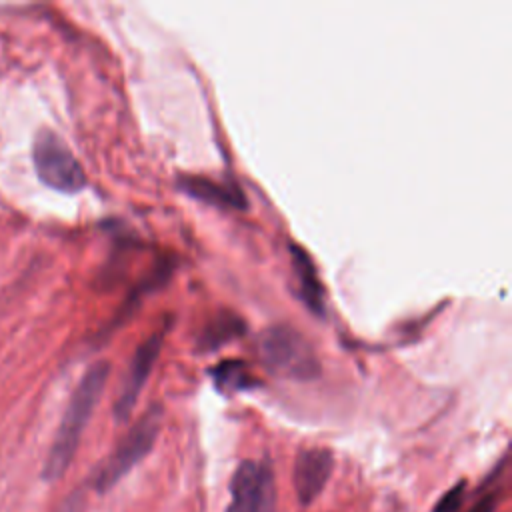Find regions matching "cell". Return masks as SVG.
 <instances>
[{
  "label": "cell",
  "instance_id": "obj_1",
  "mask_svg": "<svg viewBox=\"0 0 512 512\" xmlns=\"http://www.w3.org/2000/svg\"><path fill=\"white\" fill-rule=\"evenodd\" d=\"M108 374H110V364L100 360V362L92 364L84 372L82 380L78 382V386L68 402V408L62 416L58 432L54 436V442H52V448L44 462V468H42V478L46 482H54V480L62 478V474L68 470V466L76 454V448L80 444L82 432H84V428L104 392Z\"/></svg>",
  "mask_w": 512,
  "mask_h": 512
},
{
  "label": "cell",
  "instance_id": "obj_2",
  "mask_svg": "<svg viewBox=\"0 0 512 512\" xmlns=\"http://www.w3.org/2000/svg\"><path fill=\"white\" fill-rule=\"evenodd\" d=\"M162 422L158 406H150L148 412L128 430L108 458L94 470L92 488L96 492H108L118 480H122L154 446Z\"/></svg>",
  "mask_w": 512,
  "mask_h": 512
},
{
  "label": "cell",
  "instance_id": "obj_3",
  "mask_svg": "<svg viewBox=\"0 0 512 512\" xmlns=\"http://www.w3.org/2000/svg\"><path fill=\"white\" fill-rule=\"evenodd\" d=\"M264 364L286 378H314L320 372V362L310 342L294 328L276 324L266 328L258 340Z\"/></svg>",
  "mask_w": 512,
  "mask_h": 512
},
{
  "label": "cell",
  "instance_id": "obj_4",
  "mask_svg": "<svg viewBox=\"0 0 512 512\" xmlns=\"http://www.w3.org/2000/svg\"><path fill=\"white\" fill-rule=\"evenodd\" d=\"M32 162L38 178L58 192H78L86 186V174L66 142L52 130L42 128L34 136Z\"/></svg>",
  "mask_w": 512,
  "mask_h": 512
},
{
  "label": "cell",
  "instance_id": "obj_5",
  "mask_svg": "<svg viewBox=\"0 0 512 512\" xmlns=\"http://www.w3.org/2000/svg\"><path fill=\"white\" fill-rule=\"evenodd\" d=\"M160 348H162V334H152L148 336L144 342H140V346L136 348V352L132 354L130 362H128V370L126 376L122 380L116 404H114V416L118 422L128 420V416L132 414L140 392L160 356Z\"/></svg>",
  "mask_w": 512,
  "mask_h": 512
},
{
  "label": "cell",
  "instance_id": "obj_6",
  "mask_svg": "<svg viewBox=\"0 0 512 512\" xmlns=\"http://www.w3.org/2000/svg\"><path fill=\"white\" fill-rule=\"evenodd\" d=\"M334 470V456L328 448H302L294 460V490L302 506L312 504L324 490Z\"/></svg>",
  "mask_w": 512,
  "mask_h": 512
},
{
  "label": "cell",
  "instance_id": "obj_7",
  "mask_svg": "<svg viewBox=\"0 0 512 512\" xmlns=\"http://www.w3.org/2000/svg\"><path fill=\"white\" fill-rule=\"evenodd\" d=\"M180 188L186 194H190V196H194L202 202L214 204V206H232V208H244L246 206L242 190L232 188V186L222 184V182L212 180V178L186 176V178L180 180Z\"/></svg>",
  "mask_w": 512,
  "mask_h": 512
},
{
  "label": "cell",
  "instance_id": "obj_8",
  "mask_svg": "<svg viewBox=\"0 0 512 512\" xmlns=\"http://www.w3.org/2000/svg\"><path fill=\"white\" fill-rule=\"evenodd\" d=\"M292 266H294V274H296L300 296H302L304 304L314 314H322L324 312V294H322V284L318 280L316 268H314L312 260L308 258V254L296 246H292Z\"/></svg>",
  "mask_w": 512,
  "mask_h": 512
},
{
  "label": "cell",
  "instance_id": "obj_9",
  "mask_svg": "<svg viewBox=\"0 0 512 512\" xmlns=\"http://www.w3.org/2000/svg\"><path fill=\"white\" fill-rule=\"evenodd\" d=\"M212 378H214L216 388L220 392H226V394L242 392V390H248V388H252L256 384V380L250 374L248 366L244 362H240V360L220 362L218 366H214Z\"/></svg>",
  "mask_w": 512,
  "mask_h": 512
},
{
  "label": "cell",
  "instance_id": "obj_10",
  "mask_svg": "<svg viewBox=\"0 0 512 512\" xmlns=\"http://www.w3.org/2000/svg\"><path fill=\"white\" fill-rule=\"evenodd\" d=\"M464 494H466V482H458L452 488H448V492H444L440 496V500L436 502L432 512H456L462 502H464Z\"/></svg>",
  "mask_w": 512,
  "mask_h": 512
},
{
  "label": "cell",
  "instance_id": "obj_11",
  "mask_svg": "<svg viewBox=\"0 0 512 512\" xmlns=\"http://www.w3.org/2000/svg\"><path fill=\"white\" fill-rule=\"evenodd\" d=\"M494 510H496V494H486L468 512H494Z\"/></svg>",
  "mask_w": 512,
  "mask_h": 512
}]
</instances>
